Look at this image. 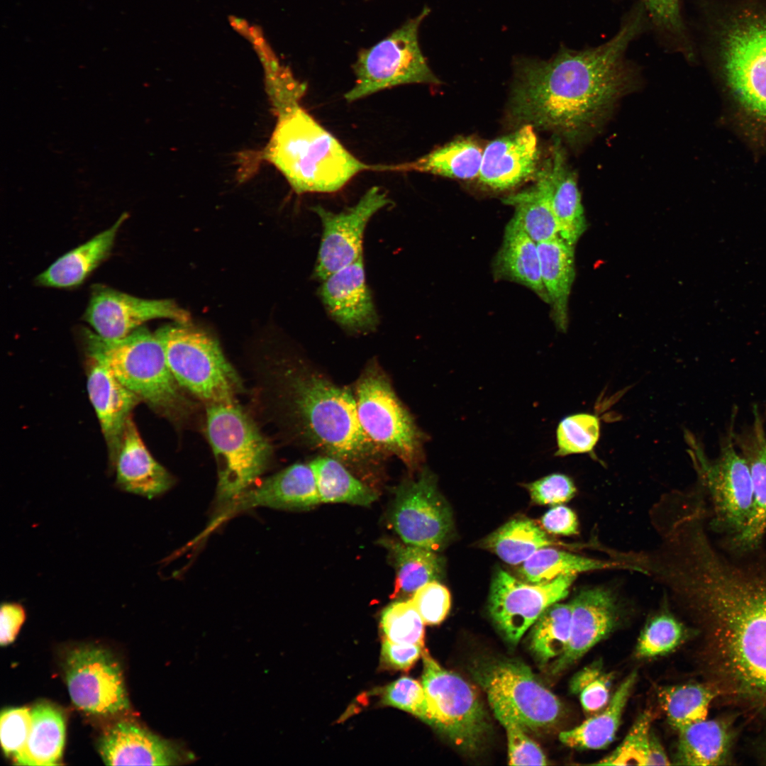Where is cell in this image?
Wrapping results in <instances>:
<instances>
[{
  "label": "cell",
  "instance_id": "cell-1",
  "mask_svg": "<svg viewBox=\"0 0 766 766\" xmlns=\"http://www.w3.org/2000/svg\"><path fill=\"white\" fill-rule=\"evenodd\" d=\"M649 20L637 2L607 41L580 50L561 46L548 60L518 57L510 101L511 118L551 131L574 150L592 142L619 102L638 90L640 68L627 57Z\"/></svg>",
  "mask_w": 766,
  "mask_h": 766
},
{
  "label": "cell",
  "instance_id": "cell-2",
  "mask_svg": "<svg viewBox=\"0 0 766 766\" xmlns=\"http://www.w3.org/2000/svg\"><path fill=\"white\" fill-rule=\"evenodd\" d=\"M696 590L711 626L719 695L766 714V560L736 564L702 549Z\"/></svg>",
  "mask_w": 766,
  "mask_h": 766
},
{
  "label": "cell",
  "instance_id": "cell-3",
  "mask_svg": "<svg viewBox=\"0 0 766 766\" xmlns=\"http://www.w3.org/2000/svg\"><path fill=\"white\" fill-rule=\"evenodd\" d=\"M278 368L282 405L303 440L346 466L377 460L382 451L361 426L354 392L303 362Z\"/></svg>",
  "mask_w": 766,
  "mask_h": 766
},
{
  "label": "cell",
  "instance_id": "cell-4",
  "mask_svg": "<svg viewBox=\"0 0 766 766\" xmlns=\"http://www.w3.org/2000/svg\"><path fill=\"white\" fill-rule=\"evenodd\" d=\"M731 17L713 62L724 120L755 154L766 156V13Z\"/></svg>",
  "mask_w": 766,
  "mask_h": 766
},
{
  "label": "cell",
  "instance_id": "cell-5",
  "mask_svg": "<svg viewBox=\"0 0 766 766\" xmlns=\"http://www.w3.org/2000/svg\"><path fill=\"white\" fill-rule=\"evenodd\" d=\"M260 155L297 194L335 192L374 167L355 157L301 105L277 115Z\"/></svg>",
  "mask_w": 766,
  "mask_h": 766
},
{
  "label": "cell",
  "instance_id": "cell-6",
  "mask_svg": "<svg viewBox=\"0 0 766 766\" xmlns=\"http://www.w3.org/2000/svg\"><path fill=\"white\" fill-rule=\"evenodd\" d=\"M82 338L87 356L104 364L141 401L172 421L187 416L192 404L169 367L156 332L141 326L123 338L107 339L84 329Z\"/></svg>",
  "mask_w": 766,
  "mask_h": 766
},
{
  "label": "cell",
  "instance_id": "cell-7",
  "mask_svg": "<svg viewBox=\"0 0 766 766\" xmlns=\"http://www.w3.org/2000/svg\"><path fill=\"white\" fill-rule=\"evenodd\" d=\"M206 430L218 465L216 501L224 509L263 473L272 448L233 401L207 404Z\"/></svg>",
  "mask_w": 766,
  "mask_h": 766
},
{
  "label": "cell",
  "instance_id": "cell-8",
  "mask_svg": "<svg viewBox=\"0 0 766 766\" xmlns=\"http://www.w3.org/2000/svg\"><path fill=\"white\" fill-rule=\"evenodd\" d=\"M179 385L207 404L233 401L241 385L217 341L189 322L155 331Z\"/></svg>",
  "mask_w": 766,
  "mask_h": 766
},
{
  "label": "cell",
  "instance_id": "cell-9",
  "mask_svg": "<svg viewBox=\"0 0 766 766\" xmlns=\"http://www.w3.org/2000/svg\"><path fill=\"white\" fill-rule=\"evenodd\" d=\"M354 394L360 423L374 445L397 457L410 470H420L426 435L376 363L364 370Z\"/></svg>",
  "mask_w": 766,
  "mask_h": 766
},
{
  "label": "cell",
  "instance_id": "cell-10",
  "mask_svg": "<svg viewBox=\"0 0 766 766\" xmlns=\"http://www.w3.org/2000/svg\"><path fill=\"white\" fill-rule=\"evenodd\" d=\"M430 13L428 7L407 20L387 37L360 50L353 65L354 86L344 98L348 102L394 87L440 83L428 65L418 43V30Z\"/></svg>",
  "mask_w": 766,
  "mask_h": 766
},
{
  "label": "cell",
  "instance_id": "cell-11",
  "mask_svg": "<svg viewBox=\"0 0 766 766\" xmlns=\"http://www.w3.org/2000/svg\"><path fill=\"white\" fill-rule=\"evenodd\" d=\"M421 684L437 720V728L460 749H481L490 731L484 706L472 685L442 667L424 648Z\"/></svg>",
  "mask_w": 766,
  "mask_h": 766
},
{
  "label": "cell",
  "instance_id": "cell-12",
  "mask_svg": "<svg viewBox=\"0 0 766 766\" xmlns=\"http://www.w3.org/2000/svg\"><path fill=\"white\" fill-rule=\"evenodd\" d=\"M472 673L489 702L508 706L527 729L548 728L560 719L561 702L522 662L488 660L474 665Z\"/></svg>",
  "mask_w": 766,
  "mask_h": 766
},
{
  "label": "cell",
  "instance_id": "cell-13",
  "mask_svg": "<svg viewBox=\"0 0 766 766\" xmlns=\"http://www.w3.org/2000/svg\"><path fill=\"white\" fill-rule=\"evenodd\" d=\"M389 522L405 543L433 551L445 545L453 527L452 514L428 468L396 489Z\"/></svg>",
  "mask_w": 766,
  "mask_h": 766
},
{
  "label": "cell",
  "instance_id": "cell-14",
  "mask_svg": "<svg viewBox=\"0 0 766 766\" xmlns=\"http://www.w3.org/2000/svg\"><path fill=\"white\" fill-rule=\"evenodd\" d=\"M734 417L723 438L717 457L709 461L696 448V457L702 478L714 505L717 523L732 533L734 540L741 535L750 518L753 505V486L748 464L734 440Z\"/></svg>",
  "mask_w": 766,
  "mask_h": 766
},
{
  "label": "cell",
  "instance_id": "cell-15",
  "mask_svg": "<svg viewBox=\"0 0 766 766\" xmlns=\"http://www.w3.org/2000/svg\"><path fill=\"white\" fill-rule=\"evenodd\" d=\"M576 574L560 575L544 584H531L498 569L488 600L489 615L504 639L516 645L542 613L565 599Z\"/></svg>",
  "mask_w": 766,
  "mask_h": 766
},
{
  "label": "cell",
  "instance_id": "cell-16",
  "mask_svg": "<svg viewBox=\"0 0 766 766\" xmlns=\"http://www.w3.org/2000/svg\"><path fill=\"white\" fill-rule=\"evenodd\" d=\"M64 668L70 697L78 708L99 715L130 709L121 666L107 650L75 648L67 654Z\"/></svg>",
  "mask_w": 766,
  "mask_h": 766
},
{
  "label": "cell",
  "instance_id": "cell-17",
  "mask_svg": "<svg viewBox=\"0 0 766 766\" xmlns=\"http://www.w3.org/2000/svg\"><path fill=\"white\" fill-rule=\"evenodd\" d=\"M391 203L385 192L372 187L356 204L340 213L328 211L321 205L313 206L323 228L316 276L323 280L362 257V238L367 223Z\"/></svg>",
  "mask_w": 766,
  "mask_h": 766
},
{
  "label": "cell",
  "instance_id": "cell-18",
  "mask_svg": "<svg viewBox=\"0 0 766 766\" xmlns=\"http://www.w3.org/2000/svg\"><path fill=\"white\" fill-rule=\"evenodd\" d=\"M82 318L101 337L118 339L150 320L170 318L176 322H189V314L172 300L139 298L96 284L91 287Z\"/></svg>",
  "mask_w": 766,
  "mask_h": 766
},
{
  "label": "cell",
  "instance_id": "cell-19",
  "mask_svg": "<svg viewBox=\"0 0 766 766\" xmlns=\"http://www.w3.org/2000/svg\"><path fill=\"white\" fill-rule=\"evenodd\" d=\"M538 160L534 127L523 125L487 144L483 150L478 178L482 185L491 189H509L535 179Z\"/></svg>",
  "mask_w": 766,
  "mask_h": 766
},
{
  "label": "cell",
  "instance_id": "cell-20",
  "mask_svg": "<svg viewBox=\"0 0 766 766\" xmlns=\"http://www.w3.org/2000/svg\"><path fill=\"white\" fill-rule=\"evenodd\" d=\"M319 294L329 315L353 333L374 331L379 318L367 288L362 257L323 280Z\"/></svg>",
  "mask_w": 766,
  "mask_h": 766
},
{
  "label": "cell",
  "instance_id": "cell-21",
  "mask_svg": "<svg viewBox=\"0 0 766 766\" xmlns=\"http://www.w3.org/2000/svg\"><path fill=\"white\" fill-rule=\"evenodd\" d=\"M535 181L548 197L560 237L574 246L587 226L577 175L567 162L560 138L555 137L550 155L539 169Z\"/></svg>",
  "mask_w": 766,
  "mask_h": 766
},
{
  "label": "cell",
  "instance_id": "cell-22",
  "mask_svg": "<svg viewBox=\"0 0 766 766\" xmlns=\"http://www.w3.org/2000/svg\"><path fill=\"white\" fill-rule=\"evenodd\" d=\"M321 503L313 471L309 463H296L250 488L229 504L213 522L252 507L303 511Z\"/></svg>",
  "mask_w": 766,
  "mask_h": 766
},
{
  "label": "cell",
  "instance_id": "cell-23",
  "mask_svg": "<svg viewBox=\"0 0 766 766\" xmlns=\"http://www.w3.org/2000/svg\"><path fill=\"white\" fill-rule=\"evenodd\" d=\"M571 626L565 652L553 662V674H558L580 659L588 650L608 635L617 618L612 594L602 588L579 591L570 603Z\"/></svg>",
  "mask_w": 766,
  "mask_h": 766
},
{
  "label": "cell",
  "instance_id": "cell-24",
  "mask_svg": "<svg viewBox=\"0 0 766 766\" xmlns=\"http://www.w3.org/2000/svg\"><path fill=\"white\" fill-rule=\"evenodd\" d=\"M87 390L107 445L109 465L116 459L126 422L140 399L102 362L87 356Z\"/></svg>",
  "mask_w": 766,
  "mask_h": 766
},
{
  "label": "cell",
  "instance_id": "cell-25",
  "mask_svg": "<svg viewBox=\"0 0 766 766\" xmlns=\"http://www.w3.org/2000/svg\"><path fill=\"white\" fill-rule=\"evenodd\" d=\"M116 485L121 491L148 499L166 492L174 483L169 472L151 455L132 418L128 419L114 464Z\"/></svg>",
  "mask_w": 766,
  "mask_h": 766
},
{
  "label": "cell",
  "instance_id": "cell-26",
  "mask_svg": "<svg viewBox=\"0 0 766 766\" xmlns=\"http://www.w3.org/2000/svg\"><path fill=\"white\" fill-rule=\"evenodd\" d=\"M99 748L108 765H170L183 760V755L172 744L126 721L109 728Z\"/></svg>",
  "mask_w": 766,
  "mask_h": 766
},
{
  "label": "cell",
  "instance_id": "cell-27",
  "mask_svg": "<svg viewBox=\"0 0 766 766\" xmlns=\"http://www.w3.org/2000/svg\"><path fill=\"white\" fill-rule=\"evenodd\" d=\"M736 445L750 467L753 486V505L749 522L736 540L746 549L756 547L766 533V431L762 415L756 405L753 421L740 433L734 431Z\"/></svg>",
  "mask_w": 766,
  "mask_h": 766
},
{
  "label": "cell",
  "instance_id": "cell-28",
  "mask_svg": "<svg viewBox=\"0 0 766 766\" xmlns=\"http://www.w3.org/2000/svg\"><path fill=\"white\" fill-rule=\"evenodd\" d=\"M123 213L110 228L60 257L35 278L40 286L71 288L80 285L112 250L122 224L128 218Z\"/></svg>",
  "mask_w": 766,
  "mask_h": 766
},
{
  "label": "cell",
  "instance_id": "cell-29",
  "mask_svg": "<svg viewBox=\"0 0 766 766\" xmlns=\"http://www.w3.org/2000/svg\"><path fill=\"white\" fill-rule=\"evenodd\" d=\"M538 247L551 318L557 329L565 332L569 323V298L575 277L574 245L559 236L540 243Z\"/></svg>",
  "mask_w": 766,
  "mask_h": 766
},
{
  "label": "cell",
  "instance_id": "cell-30",
  "mask_svg": "<svg viewBox=\"0 0 766 766\" xmlns=\"http://www.w3.org/2000/svg\"><path fill=\"white\" fill-rule=\"evenodd\" d=\"M493 272L494 278L523 285L549 303L541 277L538 243L509 222L494 259Z\"/></svg>",
  "mask_w": 766,
  "mask_h": 766
},
{
  "label": "cell",
  "instance_id": "cell-31",
  "mask_svg": "<svg viewBox=\"0 0 766 766\" xmlns=\"http://www.w3.org/2000/svg\"><path fill=\"white\" fill-rule=\"evenodd\" d=\"M679 731L676 764L721 765L729 759L734 739L731 721L725 718L703 719Z\"/></svg>",
  "mask_w": 766,
  "mask_h": 766
},
{
  "label": "cell",
  "instance_id": "cell-32",
  "mask_svg": "<svg viewBox=\"0 0 766 766\" xmlns=\"http://www.w3.org/2000/svg\"><path fill=\"white\" fill-rule=\"evenodd\" d=\"M483 150L470 138H458L411 162L379 165V171H414L458 179L479 177Z\"/></svg>",
  "mask_w": 766,
  "mask_h": 766
},
{
  "label": "cell",
  "instance_id": "cell-33",
  "mask_svg": "<svg viewBox=\"0 0 766 766\" xmlns=\"http://www.w3.org/2000/svg\"><path fill=\"white\" fill-rule=\"evenodd\" d=\"M379 543L387 550L396 570L392 598H411L421 587L441 577L443 560L435 551L390 538Z\"/></svg>",
  "mask_w": 766,
  "mask_h": 766
},
{
  "label": "cell",
  "instance_id": "cell-34",
  "mask_svg": "<svg viewBox=\"0 0 766 766\" xmlns=\"http://www.w3.org/2000/svg\"><path fill=\"white\" fill-rule=\"evenodd\" d=\"M631 673L619 685L608 704L579 726L559 735L567 746L577 749L599 750L607 747L615 738L624 708L636 679Z\"/></svg>",
  "mask_w": 766,
  "mask_h": 766
},
{
  "label": "cell",
  "instance_id": "cell-35",
  "mask_svg": "<svg viewBox=\"0 0 766 766\" xmlns=\"http://www.w3.org/2000/svg\"><path fill=\"white\" fill-rule=\"evenodd\" d=\"M31 726L27 740L14 756L17 765H56L65 743V725L60 711L41 703L32 709Z\"/></svg>",
  "mask_w": 766,
  "mask_h": 766
},
{
  "label": "cell",
  "instance_id": "cell-36",
  "mask_svg": "<svg viewBox=\"0 0 766 766\" xmlns=\"http://www.w3.org/2000/svg\"><path fill=\"white\" fill-rule=\"evenodd\" d=\"M309 463L315 475L321 503L368 506L377 499V493L355 477L338 459L325 455Z\"/></svg>",
  "mask_w": 766,
  "mask_h": 766
},
{
  "label": "cell",
  "instance_id": "cell-37",
  "mask_svg": "<svg viewBox=\"0 0 766 766\" xmlns=\"http://www.w3.org/2000/svg\"><path fill=\"white\" fill-rule=\"evenodd\" d=\"M546 533L531 519L516 518L487 535L481 545L506 563L516 565L538 550L556 543Z\"/></svg>",
  "mask_w": 766,
  "mask_h": 766
},
{
  "label": "cell",
  "instance_id": "cell-38",
  "mask_svg": "<svg viewBox=\"0 0 766 766\" xmlns=\"http://www.w3.org/2000/svg\"><path fill=\"white\" fill-rule=\"evenodd\" d=\"M617 564L589 558L549 547L542 548L521 563L518 574L531 584H544L560 575L611 568Z\"/></svg>",
  "mask_w": 766,
  "mask_h": 766
},
{
  "label": "cell",
  "instance_id": "cell-39",
  "mask_svg": "<svg viewBox=\"0 0 766 766\" xmlns=\"http://www.w3.org/2000/svg\"><path fill=\"white\" fill-rule=\"evenodd\" d=\"M504 203L515 209L509 223L522 230L536 243L560 236L550 202L536 181L529 189L506 198Z\"/></svg>",
  "mask_w": 766,
  "mask_h": 766
},
{
  "label": "cell",
  "instance_id": "cell-40",
  "mask_svg": "<svg viewBox=\"0 0 766 766\" xmlns=\"http://www.w3.org/2000/svg\"><path fill=\"white\" fill-rule=\"evenodd\" d=\"M571 626L570 604L555 603L530 628L529 648L537 661L545 665L566 650Z\"/></svg>",
  "mask_w": 766,
  "mask_h": 766
},
{
  "label": "cell",
  "instance_id": "cell-41",
  "mask_svg": "<svg viewBox=\"0 0 766 766\" xmlns=\"http://www.w3.org/2000/svg\"><path fill=\"white\" fill-rule=\"evenodd\" d=\"M719 696L712 684H686L666 688L660 695L670 724L676 729L706 718L709 708Z\"/></svg>",
  "mask_w": 766,
  "mask_h": 766
},
{
  "label": "cell",
  "instance_id": "cell-42",
  "mask_svg": "<svg viewBox=\"0 0 766 766\" xmlns=\"http://www.w3.org/2000/svg\"><path fill=\"white\" fill-rule=\"evenodd\" d=\"M644 8L649 23L671 48L687 60H694L681 10V0H638Z\"/></svg>",
  "mask_w": 766,
  "mask_h": 766
},
{
  "label": "cell",
  "instance_id": "cell-43",
  "mask_svg": "<svg viewBox=\"0 0 766 766\" xmlns=\"http://www.w3.org/2000/svg\"><path fill=\"white\" fill-rule=\"evenodd\" d=\"M494 716L504 728L508 740L511 765H545L546 757L540 746L527 733V728L506 705L489 702Z\"/></svg>",
  "mask_w": 766,
  "mask_h": 766
},
{
  "label": "cell",
  "instance_id": "cell-44",
  "mask_svg": "<svg viewBox=\"0 0 766 766\" xmlns=\"http://www.w3.org/2000/svg\"><path fill=\"white\" fill-rule=\"evenodd\" d=\"M424 625L411 599L393 602L381 614L380 627L385 639L396 643L424 647Z\"/></svg>",
  "mask_w": 766,
  "mask_h": 766
},
{
  "label": "cell",
  "instance_id": "cell-45",
  "mask_svg": "<svg viewBox=\"0 0 766 766\" xmlns=\"http://www.w3.org/2000/svg\"><path fill=\"white\" fill-rule=\"evenodd\" d=\"M599 420L594 415L580 413L566 416L557 428L555 455L563 457L591 452L599 440Z\"/></svg>",
  "mask_w": 766,
  "mask_h": 766
},
{
  "label": "cell",
  "instance_id": "cell-46",
  "mask_svg": "<svg viewBox=\"0 0 766 766\" xmlns=\"http://www.w3.org/2000/svg\"><path fill=\"white\" fill-rule=\"evenodd\" d=\"M264 67L266 91L274 113L301 105L306 84L296 79L288 67L282 66L275 56L270 57Z\"/></svg>",
  "mask_w": 766,
  "mask_h": 766
},
{
  "label": "cell",
  "instance_id": "cell-47",
  "mask_svg": "<svg viewBox=\"0 0 766 766\" xmlns=\"http://www.w3.org/2000/svg\"><path fill=\"white\" fill-rule=\"evenodd\" d=\"M652 720L650 711L642 714L618 747L596 765H648L654 737L651 731Z\"/></svg>",
  "mask_w": 766,
  "mask_h": 766
},
{
  "label": "cell",
  "instance_id": "cell-48",
  "mask_svg": "<svg viewBox=\"0 0 766 766\" xmlns=\"http://www.w3.org/2000/svg\"><path fill=\"white\" fill-rule=\"evenodd\" d=\"M382 701L437 728L435 716L422 684L411 677H401L388 685L382 692Z\"/></svg>",
  "mask_w": 766,
  "mask_h": 766
},
{
  "label": "cell",
  "instance_id": "cell-49",
  "mask_svg": "<svg viewBox=\"0 0 766 766\" xmlns=\"http://www.w3.org/2000/svg\"><path fill=\"white\" fill-rule=\"evenodd\" d=\"M684 635L680 623L668 615H660L649 621L638 639L636 653L641 657L664 655L678 646Z\"/></svg>",
  "mask_w": 766,
  "mask_h": 766
},
{
  "label": "cell",
  "instance_id": "cell-50",
  "mask_svg": "<svg viewBox=\"0 0 766 766\" xmlns=\"http://www.w3.org/2000/svg\"><path fill=\"white\" fill-rule=\"evenodd\" d=\"M611 675L603 672L600 664H591L572 678L570 688L579 694L582 706L589 714L603 709L610 701Z\"/></svg>",
  "mask_w": 766,
  "mask_h": 766
},
{
  "label": "cell",
  "instance_id": "cell-51",
  "mask_svg": "<svg viewBox=\"0 0 766 766\" xmlns=\"http://www.w3.org/2000/svg\"><path fill=\"white\" fill-rule=\"evenodd\" d=\"M425 624L437 625L447 616L451 604L448 589L438 581H433L418 589L410 599Z\"/></svg>",
  "mask_w": 766,
  "mask_h": 766
},
{
  "label": "cell",
  "instance_id": "cell-52",
  "mask_svg": "<svg viewBox=\"0 0 766 766\" xmlns=\"http://www.w3.org/2000/svg\"><path fill=\"white\" fill-rule=\"evenodd\" d=\"M31 726L30 709L25 707L2 711L0 738L3 750L14 756L24 746Z\"/></svg>",
  "mask_w": 766,
  "mask_h": 766
},
{
  "label": "cell",
  "instance_id": "cell-53",
  "mask_svg": "<svg viewBox=\"0 0 766 766\" xmlns=\"http://www.w3.org/2000/svg\"><path fill=\"white\" fill-rule=\"evenodd\" d=\"M531 500L540 505H558L574 497L576 487L566 474L553 473L523 484Z\"/></svg>",
  "mask_w": 766,
  "mask_h": 766
},
{
  "label": "cell",
  "instance_id": "cell-54",
  "mask_svg": "<svg viewBox=\"0 0 766 766\" xmlns=\"http://www.w3.org/2000/svg\"><path fill=\"white\" fill-rule=\"evenodd\" d=\"M424 647L414 644H400L384 639L382 644L381 662L384 666L408 670L422 656Z\"/></svg>",
  "mask_w": 766,
  "mask_h": 766
},
{
  "label": "cell",
  "instance_id": "cell-55",
  "mask_svg": "<svg viewBox=\"0 0 766 766\" xmlns=\"http://www.w3.org/2000/svg\"><path fill=\"white\" fill-rule=\"evenodd\" d=\"M542 528L548 533L572 535L578 533V521L570 508L558 504L547 511L540 519Z\"/></svg>",
  "mask_w": 766,
  "mask_h": 766
},
{
  "label": "cell",
  "instance_id": "cell-56",
  "mask_svg": "<svg viewBox=\"0 0 766 766\" xmlns=\"http://www.w3.org/2000/svg\"><path fill=\"white\" fill-rule=\"evenodd\" d=\"M26 618L23 607L14 602H5L0 611V643L6 645L15 639Z\"/></svg>",
  "mask_w": 766,
  "mask_h": 766
},
{
  "label": "cell",
  "instance_id": "cell-57",
  "mask_svg": "<svg viewBox=\"0 0 766 766\" xmlns=\"http://www.w3.org/2000/svg\"><path fill=\"white\" fill-rule=\"evenodd\" d=\"M765 416H766V409H765Z\"/></svg>",
  "mask_w": 766,
  "mask_h": 766
}]
</instances>
